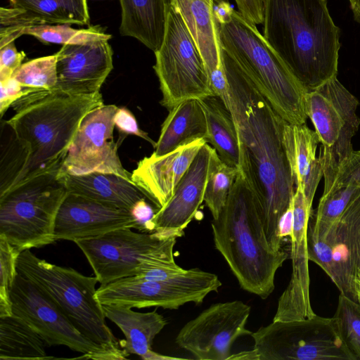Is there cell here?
<instances>
[{
  "label": "cell",
  "mask_w": 360,
  "mask_h": 360,
  "mask_svg": "<svg viewBox=\"0 0 360 360\" xmlns=\"http://www.w3.org/2000/svg\"><path fill=\"white\" fill-rule=\"evenodd\" d=\"M20 251L0 236V317L13 314L10 290L18 274Z\"/></svg>",
  "instance_id": "cell-37"
},
{
  "label": "cell",
  "mask_w": 360,
  "mask_h": 360,
  "mask_svg": "<svg viewBox=\"0 0 360 360\" xmlns=\"http://www.w3.org/2000/svg\"><path fill=\"white\" fill-rule=\"evenodd\" d=\"M102 308L105 318L124 335L122 347L128 354L138 355L145 360L171 359L152 349L155 336L167 323L156 309L149 312H138L130 307L117 304H102Z\"/></svg>",
  "instance_id": "cell-24"
},
{
  "label": "cell",
  "mask_w": 360,
  "mask_h": 360,
  "mask_svg": "<svg viewBox=\"0 0 360 360\" xmlns=\"http://www.w3.org/2000/svg\"><path fill=\"white\" fill-rule=\"evenodd\" d=\"M1 127L0 195L16 184L27 160L26 150L11 126L1 121Z\"/></svg>",
  "instance_id": "cell-32"
},
{
  "label": "cell",
  "mask_w": 360,
  "mask_h": 360,
  "mask_svg": "<svg viewBox=\"0 0 360 360\" xmlns=\"http://www.w3.org/2000/svg\"><path fill=\"white\" fill-rule=\"evenodd\" d=\"M200 102L207 120V142L211 143L224 162L238 169L239 140L231 111L215 95L200 99Z\"/></svg>",
  "instance_id": "cell-28"
},
{
  "label": "cell",
  "mask_w": 360,
  "mask_h": 360,
  "mask_svg": "<svg viewBox=\"0 0 360 360\" xmlns=\"http://www.w3.org/2000/svg\"><path fill=\"white\" fill-rule=\"evenodd\" d=\"M238 11L245 18L259 15L264 9V0H234Z\"/></svg>",
  "instance_id": "cell-43"
},
{
  "label": "cell",
  "mask_w": 360,
  "mask_h": 360,
  "mask_svg": "<svg viewBox=\"0 0 360 360\" xmlns=\"http://www.w3.org/2000/svg\"><path fill=\"white\" fill-rule=\"evenodd\" d=\"M283 140L295 188L302 191L312 203L322 176L323 160L316 150L320 142L318 134L306 124H294L285 122Z\"/></svg>",
  "instance_id": "cell-23"
},
{
  "label": "cell",
  "mask_w": 360,
  "mask_h": 360,
  "mask_svg": "<svg viewBox=\"0 0 360 360\" xmlns=\"http://www.w3.org/2000/svg\"><path fill=\"white\" fill-rule=\"evenodd\" d=\"M42 338L22 319L0 317V359L44 360L55 359L45 351Z\"/></svg>",
  "instance_id": "cell-30"
},
{
  "label": "cell",
  "mask_w": 360,
  "mask_h": 360,
  "mask_svg": "<svg viewBox=\"0 0 360 360\" xmlns=\"http://www.w3.org/2000/svg\"><path fill=\"white\" fill-rule=\"evenodd\" d=\"M211 226L215 248L240 287L266 299L275 288L276 273L288 253L269 245L256 198L240 173Z\"/></svg>",
  "instance_id": "cell-3"
},
{
  "label": "cell",
  "mask_w": 360,
  "mask_h": 360,
  "mask_svg": "<svg viewBox=\"0 0 360 360\" xmlns=\"http://www.w3.org/2000/svg\"><path fill=\"white\" fill-rule=\"evenodd\" d=\"M250 311L240 300L214 304L181 328L176 343L197 359L228 360L234 342L252 334L245 328Z\"/></svg>",
  "instance_id": "cell-14"
},
{
  "label": "cell",
  "mask_w": 360,
  "mask_h": 360,
  "mask_svg": "<svg viewBox=\"0 0 360 360\" xmlns=\"http://www.w3.org/2000/svg\"><path fill=\"white\" fill-rule=\"evenodd\" d=\"M318 237L328 252L326 274L340 294L359 302L354 281L360 280V196L349 204L326 233Z\"/></svg>",
  "instance_id": "cell-20"
},
{
  "label": "cell",
  "mask_w": 360,
  "mask_h": 360,
  "mask_svg": "<svg viewBox=\"0 0 360 360\" xmlns=\"http://www.w3.org/2000/svg\"><path fill=\"white\" fill-rule=\"evenodd\" d=\"M354 20L360 23V0H348Z\"/></svg>",
  "instance_id": "cell-46"
},
{
  "label": "cell",
  "mask_w": 360,
  "mask_h": 360,
  "mask_svg": "<svg viewBox=\"0 0 360 360\" xmlns=\"http://www.w3.org/2000/svg\"><path fill=\"white\" fill-rule=\"evenodd\" d=\"M359 104L337 77L304 95L306 114L322 144L323 193L330 189L341 165L354 150L352 139L360 124L356 112Z\"/></svg>",
  "instance_id": "cell-8"
},
{
  "label": "cell",
  "mask_w": 360,
  "mask_h": 360,
  "mask_svg": "<svg viewBox=\"0 0 360 360\" xmlns=\"http://www.w3.org/2000/svg\"><path fill=\"white\" fill-rule=\"evenodd\" d=\"M176 239L123 228L75 243L86 257L98 283L105 285L137 276L151 264L174 262L173 250Z\"/></svg>",
  "instance_id": "cell-11"
},
{
  "label": "cell",
  "mask_w": 360,
  "mask_h": 360,
  "mask_svg": "<svg viewBox=\"0 0 360 360\" xmlns=\"http://www.w3.org/2000/svg\"><path fill=\"white\" fill-rule=\"evenodd\" d=\"M251 337L256 360H355L333 317L273 321Z\"/></svg>",
  "instance_id": "cell-9"
},
{
  "label": "cell",
  "mask_w": 360,
  "mask_h": 360,
  "mask_svg": "<svg viewBox=\"0 0 360 360\" xmlns=\"http://www.w3.org/2000/svg\"><path fill=\"white\" fill-rule=\"evenodd\" d=\"M181 16L205 64L215 96L229 102L218 25L213 13L214 0H169Z\"/></svg>",
  "instance_id": "cell-21"
},
{
  "label": "cell",
  "mask_w": 360,
  "mask_h": 360,
  "mask_svg": "<svg viewBox=\"0 0 360 360\" xmlns=\"http://www.w3.org/2000/svg\"><path fill=\"white\" fill-rule=\"evenodd\" d=\"M115 105L98 106L82 119L68 148L60 174L81 175L94 172L114 173L131 179L117 154L122 141L113 137Z\"/></svg>",
  "instance_id": "cell-15"
},
{
  "label": "cell",
  "mask_w": 360,
  "mask_h": 360,
  "mask_svg": "<svg viewBox=\"0 0 360 360\" xmlns=\"http://www.w3.org/2000/svg\"><path fill=\"white\" fill-rule=\"evenodd\" d=\"M238 173L237 167L224 162L214 150L204 197L213 219L218 217L224 207Z\"/></svg>",
  "instance_id": "cell-33"
},
{
  "label": "cell",
  "mask_w": 360,
  "mask_h": 360,
  "mask_svg": "<svg viewBox=\"0 0 360 360\" xmlns=\"http://www.w3.org/2000/svg\"><path fill=\"white\" fill-rule=\"evenodd\" d=\"M221 46L255 84L273 109L287 122L305 124L307 92L270 46L257 26L238 11L218 24Z\"/></svg>",
  "instance_id": "cell-5"
},
{
  "label": "cell",
  "mask_w": 360,
  "mask_h": 360,
  "mask_svg": "<svg viewBox=\"0 0 360 360\" xmlns=\"http://www.w3.org/2000/svg\"><path fill=\"white\" fill-rule=\"evenodd\" d=\"M159 210L148 198L139 200L130 210L136 223V230L143 233H153V219Z\"/></svg>",
  "instance_id": "cell-39"
},
{
  "label": "cell",
  "mask_w": 360,
  "mask_h": 360,
  "mask_svg": "<svg viewBox=\"0 0 360 360\" xmlns=\"http://www.w3.org/2000/svg\"><path fill=\"white\" fill-rule=\"evenodd\" d=\"M333 318L347 347L355 360H360V301L340 294Z\"/></svg>",
  "instance_id": "cell-36"
},
{
  "label": "cell",
  "mask_w": 360,
  "mask_h": 360,
  "mask_svg": "<svg viewBox=\"0 0 360 360\" xmlns=\"http://www.w3.org/2000/svg\"><path fill=\"white\" fill-rule=\"evenodd\" d=\"M0 114L1 117L18 99L26 95L22 86L13 77L1 79Z\"/></svg>",
  "instance_id": "cell-42"
},
{
  "label": "cell",
  "mask_w": 360,
  "mask_h": 360,
  "mask_svg": "<svg viewBox=\"0 0 360 360\" xmlns=\"http://www.w3.org/2000/svg\"><path fill=\"white\" fill-rule=\"evenodd\" d=\"M58 82L55 90L70 96H96L113 69L108 40L65 44L56 53Z\"/></svg>",
  "instance_id": "cell-17"
},
{
  "label": "cell",
  "mask_w": 360,
  "mask_h": 360,
  "mask_svg": "<svg viewBox=\"0 0 360 360\" xmlns=\"http://www.w3.org/2000/svg\"><path fill=\"white\" fill-rule=\"evenodd\" d=\"M25 56L23 51H18L13 42L0 48V79L11 77L22 64Z\"/></svg>",
  "instance_id": "cell-41"
},
{
  "label": "cell",
  "mask_w": 360,
  "mask_h": 360,
  "mask_svg": "<svg viewBox=\"0 0 360 360\" xmlns=\"http://www.w3.org/2000/svg\"><path fill=\"white\" fill-rule=\"evenodd\" d=\"M229 110L239 140V173L258 204L270 248L281 250L280 222L292 204L295 184L283 140L285 121L224 51Z\"/></svg>",
  "instance_id": "cell-1"
},
{
  "label": "cell",
  "mask_w": 360,
  "mask_h": 360,
  "mask_svg": "<svg viewBox=\"0 0 360 360\" xmlns=\"http://www.w3.org/2000/svg\"><path fill=\"white\" fill-rule=\"evenodd\" d=\"M207 142L198 139L162 155L152 153L141 160L131 173L132 181L158 208L173 195L180 180L202 146Z\"/></svg>",
  "instance_id": "cell-22"
},
{
  "label": "cell",
  "mask_w": 360,
  "mask_h": 360,
  "mask_svg": "<svg viewBox=\"0 0 360 360\" xmlns=\"http://www.w3.org/2000/svg\"><path fill=\"white\" fill-rule=\"evenodd\" d=\"M312 203L296 188L292 198L293 223L290 236L292 272L290 282L280 297L273 321H288L314 316L309 296L307 228Z\"/></svg>",
  "instance_id": "cell-16"
},
{
  "label": "cell",
  "mask_w": 360,
  "mask_h": 360,
  "mask_svg": "<svg viewBox=\"0 0 360 360\" xmlns=\"http://www.w3.org/2000/svg\"><path fill=\"white\" fill-rule=\"evenodd\" d=\"M114 122L115 127L124 137L127 135L137 136L149 142L153 148L155 147L156 142L139 127L134 115L127 108H118L114 117Z\"/></svg>",
  "instance_id": "cell-40"
},
{
  "label": "cell",
  "mask_w": 360,
  "mask_h": 360,
  "mask_svg": "<svg viewBox=\"0 0 360 360\" xmlns=\"http://www.w3.org/2000/svg\"><path fill=\"white\" fill-rule=\"evenodd\" d=\"M234 11L233 6L229 3V0L214 1L213 13L218 24H224L228 22L231 19Z\"/></svg>",
  "instance_id": "cell-44"
},
{
  "label": "cell",
  "mask_w": 360,
  "mask_h": 360,
  "mask_svg": "<svg viewBox=\"0 0 360 360\" xmlns=\"http://www.w3.org/2000/svg\"><path fill=\"white\" fill-rule=\"evenodd\" d=\"M27 27L36 25H87L86 0H9Z\"/></svg>",
  "instance_id": "cell-29"
},
{
  "label": "cell",
  "mask_w": 360,
  "mask_h": 360,
  "mask_svg": "<svg viewBox=\"0 0 360 360\" xmlns=\"http://www.w3.org/2000/svg\"><path fill=\"white\" fill-rule=\"evenodd\" d=\"M355 290L356 292V295L359 300L360 301V280L358 278H355Z\"/></svg>",
  "instance_id": "cell-47"
},
{
  "label": "cell",
  "mask_w": 360,
  "mask_h": 360,
  "mask_svg": "<svg viewBox=\"0 0 360 360\" xmlns=\"http://www.w3.org/2000/svg\"><path fill=\"white\" fill-rule=\"evenodd\" d=\"M221 1V0H214V2H217V1Z\"/></svg>",
  "instance_id": "cell-48"
},
{
  "label": "cell",
  "mask_w": 360,
  "mask_h": 360,
  "mask_svg": "<svg viewBox=\"0 0 360 360\" xmlns=\"http://www.w3.org/2000/svg\"><path fill=\"white\" fill-rule=\"evenodd\" d=\"M207 120L200 100H186L169 110L153 153L162 155L196 140L207 141Z\"/></svg>",
  "instance_id": "cell-27"
},
{
  "label": "cell",
  "mask_w": 360,
  "mask_h": 360,
  "mask_svg": "<svg viewBox=\"0 0 360 360\" xmlns=\"http://www.w3.org/2000/svg\"><path fill=\"white\" fill-rule=\"evenodd\" d=\"M229 359H250L256 360V356L254 351H243L236 354H231Z\"/></svg>",
  "instance_id": "cell-45"
},
{
  "label": "cell",
  "mask_w": 360,
  "mask_h": 360,
  "mask_svg": "<svg viewBox=\"0 0 360 360\" xmlns=\"http://www.w3.org/2000/svg\"><path fill=\"white\" fill-rule=\"evenodd\" d=\"M59 175L68 192L129 211L139 200L148 198L131 179L114 173Z\"/></svg>",
  "instance_id": "cell-25"
},
{
  "label": "cell",
  "mask_w": 360,
  "mask_h": 360,
  "mask_svg": "<svg viewBox=\"0 0 360 360\" xmlns=\"http://www.w3.org/2000/svg\"><path fill=\"white\" fill-rule=\"evenodd\" d=\"M15 78L27 94L55 90L58 82L56 54L22 63L14 72Z\"/></svg>",
  "instance_id": "cell-35"
},
{
  "label": "cell",
  "mask_w": 360,
  "mask_h": 360,
  "mask_svg": "<svg viewBox=\"0 0 360 360\" xmlns=\"http://www.w3.org/2000/svg\"><path fill=\"white\" fill-rule=\"evenodd\" d=\"M214 148L204 144L169 200L156 213L154 231L162 238H180L204 201Z\"/></svg>",
  "instance_id": "cell-19"
},
{
  "label": "cell",
  "mask_w": 360,
  "mask_h": 360,
  "mask_svg": "<svg viewBox=\"0 0 360 360\" xmlns=\"http://www.w3.org/2000/svg\"><path fill=\"white\" fill-rule=\"evenodd\" d=\"M23 34L30 35L42 43L79 44L98 40H109L111 35L100 26L84 29L72 28L69 25H36L26 27Z\"/></svg>",
  "instance_id": "cell-34"
},
{
  "label": "cell",
  "mask_w": 360,
  "mask_h": 360,
  "mask_svg": "<svg viewBox=\"0 0 360 360\" xmlns=\"http://www.w3.org/2000/svg\"><path fill=\"white\" fill-rule=\"evenodd\" d=\"M154 53L153 69L162 95L160 104L168 110L184 101L214 95L196 45L171 6L162 44Z\"/></svg>",
  "instance_id": "cell-10"
},
{
  "label": "cell",
  "mask_w": 360,
  "mask_h": 360,
  "mask_svg": "<svg viewBox=\"0 0 360 360\" xmlns=\"http://www.w3.org/2000/svg\"><path fill=\"white\" fill-rule=\"evenodd\" d=\"M120 34L156 51L163 39L169 0H120Z\"/></svg>",
  "instance_id": "cell-26"
},
{
  "label": "cell",
  "mask_w": 360,
  "mask_h": 360,
  "mask_svg": "<svg viewBox=\"0 0 360 360\" xmlns=\"http://www.w3.org/2000/svg\"><path fill=\"white\" fill-rule=\"evenodd\" d=\"M17 271L49 295L87 338L125 359L130 355L122 347L105 322L102 304L96 297V276L39 259L30 250L22 251Z\"/></svg>",
  "instance_id": "cell-6"
},
{
  "label": "cell",
  "mask_w": 360,
  "mask_h": 360,
  "mask_svg": "<svg viewBox=\"0 0 360 360\" xmlns=\"http://www.w3.org/2000/svg\"><path fill=\"white\" fill-rule=\"evenodd\" d=\"M359 196L360 188L352 185L337 187L323 193L316 214L310 216L309 226L317 236H323Z\"/></svg>",
  "instance_id": "cell-31"
},
{
  "label": "cell",
  "mask_w": 360,
  "mask_h": 360,
  "mask_svg": "<svg viewBox=\"0 0 360 360\" xmlns=\"http://www.w3.org/2000/svg\"><path fill=\"white\" fill-rule=\"evenodd\" d=\"M349 185L360 188V150H353L350 156L341 165L334 183L328 191L337 187Z\"/></svg>",
  "instance_id": "cell-38"
},
{
  "label": "cell",
  "mask_w": 360,
  "mask_h": 360,
  "mask_svg": "<svg viewBox=\"0 0 360 360\" xmlns=\"http://www.w3.org/2000/svg\"><path fill=\"white\" fill-rule=\"evenodd\" d=\"M123 228L136 229L130 211L68 192L56 215L54 237L75 242Z\"/></svg>",
  "instance_id": "cell-18"
},
{
  "label": "cell",
  "mask_w": 360,
  "mask_h": 360,
  "mask_svg": "<svg viewBox=\"0 0 360 360\" xmlns=\"http://www.w3.org/2000/svg\"><path fill=\"white\" fill-rule=\"evenodd\" d=\"M103 104L101 94L70 96L58 90L30 93L15 101L11 106L15 113L6 122L27 153L15 185L60 169L82 119Z\"/></svg>",
  "instance_id": "cell-4"
},
{
  "label": "cell",
  "mask_w": 360,
  "mask_h": 360,
  "mask_svg": "<svg viewBox=\"0 0 360 360\" xmlns=\"http://www.w3.org/2000/svg\"><path fill=\"white\" fill-rule=\"evenodd\" d=\"M59 171L38 174L0 195V236L20 252L56 241V215L68 192Z\"/></svg>",
  "instance_id": "cell-7"
},
{
  "label": "cell",
  "mask_w": 360,
  "mask_h": 360,
  "mask_svg": "<svg viewBox=\"0 0 360 360\" xmlns=\"http://www.w3.org/2000/svg\"><path fill=\"white\" fill-rule=\"evenodd\" d=\"M263 36L307 91L338 76L340 29L326 0H264Z\"/></svg>",
  "instance_id": "cell-2"
},
{
  "label": "cell",
  "mask_w": 360,
  "mask_h": 360,
  "mask_svg": "<svg viewBox=\"0 0 360 360\" xmlns=\"http://www.w3.org/2000/svg\"><path fill=\"white\" fill-rule=\"evenodd\" d=\"M221 285L216 274L195 268L165 280H147L136 276L120 278L101 285L96 297L101 304L177 309L189 302L201 304Z\"/></svg>",
  "instance_id": "cell-13"
},
{
  "label": "cell",
  "mask_w": 360,
  "mask_h": 360,
  "mask_svg": "<svg viewBox=\"0 0 360 360\" xmlns=\"http://www.w3.org/2000/svg\"><path fill=\"white\" fill-rule=\"evenodd\" d=\"M13 314L25 321L48 346L64 345L94 360H122L121 354L87 338L54 300L18 272L10 290Z\"/></svg>",
  "instance_id": "cell-12"
}]
</instances>
